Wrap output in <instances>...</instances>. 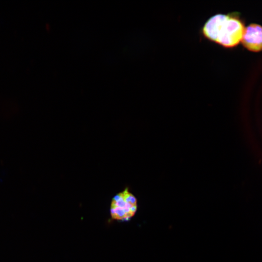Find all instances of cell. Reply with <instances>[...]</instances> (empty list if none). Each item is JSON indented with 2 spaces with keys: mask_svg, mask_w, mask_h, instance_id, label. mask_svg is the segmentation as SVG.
Segmentation results:
<instances>
[{
  "mask_svg": "<svg viewBox=\"0 0 262 262\" xmlns=\"http://www.w3.org/2000/svg\"><path fill=\"white\" fill-rule=\"evenodd\" d=\"M245 29L237 13L217 14L206 21L201 33L211 42L226 48H232L241 41Z\"/></svg>",
  "mask_w": 262,
  "mask_h": 262,
  "instance_id": "1",
  "label": "cell"
},
{
  "mask_svg": "<svg viewBox=\"0 0 262 262\" xmlns=\"http://www.w3.org/2000/svg\"><path fill=\"white\" fill-rule=\"evenodd\" d=\"M136 197L128 189L116 194L112 198L110 207L111 218L117 221H128L137 210Z\"/></svg>",
  "mask_w": 262,
  "mask_h": 262,
  "instance_id": "2",
  "label": "cell"
},
{
  "mask_svg": "<svg viewBox=\"0 0 262 262\" xmlns=\"http://www.w3.org/2000/svg\"><path fill=\"white\" fill-rule=\"evenodd\" d=\"M241 42L248 50H262V26L252 23L245 28Z\"/></svg>",
  "mask_w": 262,
  "mask_h": 262,
  "instance_id": "3",
  "label": "cell"
}]
</instances>
